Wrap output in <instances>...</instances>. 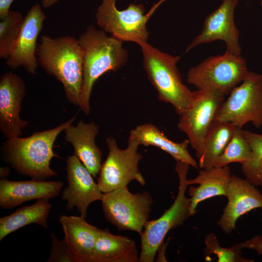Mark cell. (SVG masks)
Listing matches in <instances>:
<instances>
[{
	"instance_id": "6da1fadb",
	"label": "cell",
	"mask_w": 262,
	"mask_h": 262,
	"mask_svg": "<svg viewBox=\"0 0 262 262\" xmlns=\"http://www.w3.org/2000/svg\"><path fill=\"white\" fill-rule=\"evenodd\" d=\"M83 51V77L79 106L86 115L90 113V98L93 87L103 74L115 71L124 66L128 59L123 42L107 36L102 30L92 25L79 37Z\"/></svg>"
},
{
	"instance_id": "7a4b0ae2",
	"label": "cell",
	"mask_w": 262,
	"mask_h": 262,
	"mask_svg": "<svg viewBox=\"0 0 262 262\" xmlns=\"http://www.w3.org/2000/svg\"><path fill=\"white\" fill-rule=\"evenodd\" d=\"M38 65L63 86L67 100L79 106L83 77V51L78 39L69 35H42L37 46Z\"/></svg>"
},
{
	"instance_id": "3957f363",
	"label": "cell",
	"mask_w": 262,
	"mask_h": 262,
	"mask_svg": "<svg viewBox=\"0 0 262 262\" xmlns=\"http://www.w3.org/2000/svg\"><path fill=\"white\" fill-rule=\"evenodd\" d=\"M76 116L55 128L33 133L27 137L7 139L1 147L4 160L18 173L32 179L45 180L56 176L50 167L54 142L58 135L72 125Z\"/></svg>"
},
{
	"instance_id": "277c9868",
	"label": "cell",
	"mask_w": 262,
	"mask_h": 262,
	"mask_svg": "<svg viewBox=\"0 0 262 262\" xmlns=\"http://www.w3.org/2000/svg\"><path fill=\"white\" fill-rule=\"evenodd\" d=\"M138 45L143 55L144 68L159 99L171 104L180 115L188 107L193 94L182 82L177 66L180 56L162 52L147 42Z\"/></svg>"
},
{
	"instance_id": "5b68a950",
	"label": "cell",
	"mask_w": 262,
	"mask_h": 262,
	"mask_svg": "<svg viewBox=\"0 0 262 262\" xmlns=\"http://www.w3.org/2000/svg\"><path fill=\"white\" fill-rule=\"evenodd\" d=\"M190 165L177 161L175 171L179 180L177 197L171 207L155 220H148L145 225L141 237L139 262H153L162 246L165 237L171 229L182 225L190 216L191 198L186 196L188 184L186 179Z\"/></svg>"
},
{
	"instance_id": "8992f818",
	"label": "cell",
	"mask_w": 262,
	"mask_h": 262,
	"mask_svg": "<svg viewBox=\"0 0 262 262\" xmlns=\"http://www.w3.org/2000/svg\"><path fill=\"white\" fill-rule=\"evenodd\" d=\"M165 0L155 2L144 14L145 9L142 4L131 3L126 9L120 10L116 7V0H102L96 13V22L102 31L122 42H133L137 44L147 42L149 37L147 22Z\"/></svg>"
},
{
	"instance_id": "52a82bcc",
	"label": "cell",
	"mask_w": 262,
	"mask_h": 262,
	"mask_svg": "<svg viewBox=\"0 0 262 262\" xmlns=\"http://www.w3.org/2000/svg\"><path fill=\"white\" fill-rule=\"evenodd\" d=\"M248 71L246 61L241 55L226 51L209 57L190 68L187 82L198 90L218 91L227 95L244 80Z\"/></svg>"
},
{
	"instance_id": "ba28073f",
	"label": "cell",
	"mask_w": 262,
	"mask_h": 262,
	"mask_svg": "<svg viewBox=\"0 0 262 262\" xmlns=\"http://www.w3.org/2000/svg\"><path fill=\"white\" fill-rule=\"evenodd\" d=\"M219 108L214 121L229 122L242 129L248 122L262 126V74L248 71Z\"/></svg>"
},
{
	"instance_id": "9c48e42d",
	"label": "cell",
	"mask_w": 262,
	"mask_h": 262,
	"mask_svg": "<svg viewBox=\"0 0 262 262\" xmlns=\"http://www.w3.org/2000/svg\"><path fill=\"white\" fill-rule=\"evenodd\" d=\"M106 219L119 230L140 234L148 220L153 202L147 191L132 194L128 186L103 193L101 200Z\"/></svg>"
},
{
	"instance_id": "30bf717a",
	"label": "cell",
	"mask_w": 262,
	"mask_h": 262,
	"mask_svg": "<svg viewBox=\"0 0 262 262\" xmlns=\"http://www.w3.org/2000/svg\"><path fill=\"white\" fill-rule=\"evenodd\" d=\"M106 142L109 153L102 164L98 180L101 191L110 192L128 186L133 180L145 185V180L138 167L143 156L138 152L140 146L138 142L129 138L128 146L125 149L119 148L116 139L113 137H107Z\"/></svg>"
},
{
	"instance_id": "8fae6325",
	"label": "cell",
	"mask_w": 262,
	"mask_h": 262,
	"mask_svg": "<svg viewBox=\"0 0 262 262\" xmlns=\"http://www.w3.org/2000/svg\"><path fill=\"white\" fill-rule=\"evenodd\" d=\"M226 95L218 91L197 89L193 92L188 107L180 115L178 129L186 135L198 159L204 152L206 134Z\"/></svg>"
},
{
	"instance_id": "7c38bea8",
	"label": "cell",
	"mask_w": 262,
	"mask_h": 262,
	"mask_svg": "<svg viewBox=\"0 0 262 262\" xmlns=\"http://www.w3.org/2000/svg\"><path fill=\"white\" fill-rule=\"evenodd\" d=\"M239 0H223L219 7L206 17L202 31L186 48L187 52L196 46L216 40H222L226 51L241 55L239 32L234 22L235 9Z\"/></svg>"
},
{
	"instance_id": "4fadbf2b",
	"label": "cell",
	"mask_w": 262,
	"mask_h": 262,
	"mask_svg": "<svg viewBox=\"0 0 262 262\" xmlns=\"http://www.w3.org/2000/svg\"><path fill=\"white\" fill-rule=\"evenodd\" d=\"M66 162L67 185L62 192V199L66 201V210L72 211L76 207L80 216L85 218L88 206L95 201L101 200L102 192L77 156H69Z\"/></svg>"
},
{
	"instance_id": "5bb4252c",
	"label": "cell",
	"mask_w": 262,
	"mask_h": 262,
	"mask_svg": "<svg viewBox=\"0 0 262 262\" xmlns=\"http://www.w3.org/2000/svg\"><path fill=\"white\" fill-rule=\"evenodd\" d=\"M46 16L39 4L33 6L24 17L21 30L13 48L6 60L12 69L23 67L29 73L34 74L38 68L37 39Z\"/></svg>"
},
{
	"instance_id": "9a60e30c",
	"label": "cell",
	"mask_w": 262,
	"mask_h": 262,
	"mask_svg": "<svg viewBox=\"0 0 262 262\" xmlns=\"http://www.w3.org/2000/svg\"><path fill=\"white\" fill-rule=\"evenodd\" d=\"M25 94V84L20 77L11 71L1 76L0 129L7 139L20 136L29 124L19 116Z\"/></svg>"
},
{
	"instance_id": "2e32d148",
	"label": "cell",
	"mask_w": 262,
	"mask_h": 262,
	"mask_svg": "<svg viewBox=\"0 0 262 262\" xmlns=\"http://www.w3.org/2000/svg\"><path fill=\"white\" fill-rule=\"evenodd\" d=\"M226 197L228 202L217 225L229 234L235 229L241 216L262 207V194L246 179L231 175Z\"/></svg>"
},
{
	"instance_id": "e0dca14e",
	"label": "cell",
	"mask_w": 262,
	"mask_h": 262,
	"mask_svg": "<svg viewBox=\"0 0 262 262\" xmlns=\"http://www.w3.org/2000/svg\"><path fill=\"white\" fill-rule=\"evenodd\" d=\"M63 183L59 181H12L6 178L0 180V206L11 209L33 199H50L59 194Z\"/></svg>"
},
{
	"instance_id": "ac0fdd59",
	"label": "cell",
	"mask_w": 262,
	"mask_h": 262,
	"mask_svg": "<svg viewBox=\"0 0 262 262\" xmlns=\"http://www.w3.org/2000/svg\"><path fill=\"white\" fill-rule=\"evenodd\" d=\"M65 140L74 148L77 156L94 177L99 173L102 164V152L95 143L98 126L94 122L80 121L76 126L72 125L65 130Z\"/></svg>"
},
{
	"instance_id": "d6986e66",
	"label": "cell",
	"mask_w": 262,
	"mask_h": 262,
	"mask_svg": "<svg viewBox=\"0 0 262 262\" xmlns=\"http://www.w3.org/2000/svg\"><path fill=\"white\" fill-rule=\"evenodd\" d=\"M82 216L61 215V225L68 246L76 262H92V255L99 229L87 223Z\"/></svg>"
},
{
	"instance_id": "ffe728a7",
	"label": "cell",
	"mask_w": 262,
	"mask_h": 262,
	"mask_svg": "<svg viewBox=\"0 0 262 262\" xmlns=\"http://www.w3.org/2000/svg\"><path fill=\"white\" fill-rule=\"evenodd\" d=\"M230 168L213 167L203 169L194 179L187 180L188 185L198 184L195 187L188 188V194L191 199L190 214L193 216L197 212L198 205L202 201L215 196L226 197L227 188L231 176Z\"/></svg>"
},
{
	"instance_id": "44dd1931",
	"label": "cell",
	"mask_w": 262,
	"mask_h": 262,
	"mask_svg": "<svg viewBox=\"0 0 262 262\" xmlns=\"http://www.w3.org/2000/svg\"><path fill=\"white\" fill-rule=\"evenodd\" d=\"M139 257L132 238L114 235L108 229H99L92 262H137Z\"/></svg>"
},
{
	"instance_id": "7402d4cb",
	"label": "cell",
	"mask_w": 262,
	"mask_h": 262,
	"mask_svg": "<svg viewBox=\"0 0 262 262\" xmlns=\"http://www.w3.org/2000/svg\"><path fill=\"white\" fill-rule=\"evenodd\" d=\"M129 138L135 140L140 145L156 147L170 155L177 161L198 168V164L188 151V139L180 143L173 142L151 123H145L135 127L130 131Z\"/></svg>"
},
{
	"instance_id": "603a6c76",
	"label": "cell",
	"mask_w": 262,
	"mask_h": 262,
	"mask_svg": "<svg viewBox=\"0 0 262 262\" xmlns=\"http://www.w3.org/2000/svg\"><path fill=\"white\" fill-rule=\"evenodd\" d=\"M52 208L49 199H38L35 203L22 207L0 218V241L9 234L31 224L45 229L48 227L47 217Z\"/></svg>"
},
{
	"instance_id": "cb8c5ba5",
	"label": "cell",
	"mask_w": 262,
	"mask_h": 262,
	"mask_svg": "<svg viewBox=\"0 0 262 262\" xmlns=\"http://www.w3.org/2000/svg\"><path fill=\"white\" fill-rule=\"evenodd\" d=\"M236 128L229 122L213 121L204 138V152L199 159L200 168L213 167L214 161L225 150Z\"/></svg>"
},
{
	"instance_id": "d4e9b609",
	"label": "cell",
	"mask_w": 262,
	"mask_h": 262,
	"mask_svg": "<svg viewBox=\"0 0 262 262\" xmlns=\"http://www.w3.org/2000/svg\"><path fill=\"white\" fill-rule=\"evenodd\" d=\"M241 131L251 149V158L242 164V171L246 179L253 185L262 186V133L242 129Z\"/></svg>"
},
{
	"instance_id": "484cf974",
	"label": "cell",
	"mask_w": 262,
	"mask_h": 262,
	"mask_svg": "<svg viewBox=\"0 0 262 262\" xmlns=\"http://www.w3.org/2000/svg\"><path fill=\"white\" fill-rule=\"evenodd\" d=\"M241 129L236 128L225 150L214 161L213 167H222L232 163L243 164L250 160L251 149Z\"/></svg>"
},
{
	"instance_id": "4316f807",
	"label": "cell",
	"mask_w": 262,
	"mask_h": 262,
	"mask_svg": "<svg viewBox=\"0 0 262 262\" xmlns=\"http://www.w3.org/2000/svg\"><path fill=\"white\" fill-rule=\"evenodd\" d=\"M24 17L22 14L10 11L6 17L0 20V57L9 56L19 34Z\"/></svg>"
},
{
	"instance_id": "83f0119b",
	"label": "cell",
	"mask_w": 262,
	"mask_h": 262,
	"mask_svg": "<svg viewBox=\"0 0 262 262\" xmlns=\"http://www.w3.org/2000/svg\"><path fill=\"white\" fill-rule=\"evenodd\" d=\"M204 252L206 255H215L218 262H252V260L242 257L241 243L226 248L221 246L217 238L213 233H208L205 237Z\"/></svg>"
},
{
	"instance_id": "f1b7e54d",
	"label": "cell",
	"mask_w": 262,
	"mask_h": 262,
	"mask_svg": "<svg viewBox=\"0 0 262 262\" xmlns=\"http://www.w3.org/2000/svg\"><path fill=\"white\" fill-rule=\"evenodd\" d=\"M51 248L48 262H76V257L64 238L59 240L55 234L50 235Z\"/></svg>"
},
{
	"instance_id": "f546056e",
	"label": "cell",
	"mask_w": 262,
	"mask_h": 262,
	"mask_svg": "<svg viewBox=\"0 0 262 262\" xmlns=\"http://www.w3.org/2000/svg\"><path fill=\"white\" fill-rule=\"evenodd\" d=\"M241 243L243 248L253 249L262 255V235H257Z\"/></svg>"
},
{
	"instance_id": "4dcf8cb0",
	"label": "cell",
	"mask_w": 262,
	"mask_h": 262,
	"mask_svg": "<svg viewBox=\"0 0 262 262\" xmlns=\"http://www.w3.org/2000/svg\"><path fill=\"white\" fill-rule=\"evenodd\" d=\"M14 0H0V20L6 17Z\"/></svg>"
},
{
	"instance_id": "1f68e13d",
	"label": "cell",
	"mask_w": 262,
	"mask_h": 262,
	"mask_svg": "<svg viewBox=\"0 0 262 262\" xmlns=\"http://www.w3.org/2000/svg\"><path fill=\"white\" fill-rule=\"evenodd\" d=\"M60 0H41L42 5L45 8L49 7Z\"/></svg>"
},
{
	"instance_id": "d6a6232c",
	"label": "cell",
	"mask_w": 262,
	"mask_h": 262,
	"mask_svg": "<svg viewBox=\"0 0 262 262\" xmlns=\"http://www.w3.org/2000/svg\"><path fill=\"white\" fill-rule=\"evenodd\" d=\"M10 173L9 169L7 167H1L0 176L1 179L5 178Z\"/></svg>"
},
{
	"instance_id": "836d02e7",
	"label": "cell",
	"mask_w": 262,
	"mask_h": 262,
	"mask_svg": "<svg viewBox=\"0 0 262 262\" xmlns=\"http://www.w3.org/2000/svg\"><path fill=\"white\" fill-rule=\"evenodd\" d=\"M261 4H262V0H261Z\"/></svg>"
}]
</instances>
